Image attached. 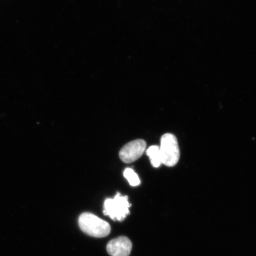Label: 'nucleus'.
Here are the masks:
<instances>
[{
	"label": "nucleus",
	"instance_id": "nucleus-2",
	"mask_svg": "<svg viewBox=\"0 0 256 256\" xmlns=\"http://www.w3.org/2000/svg\"><path fill=\"white\" fill-rule=\"evenodd\" d=\"M130 206L128 196L118 193L114 198H108L104 201V214L114 222H123L130 215Z\"/></svg>",
	"mask_w": 256,
	"mask_h": 256
},
{
	"label": "nucleus",
	"instance_id": "nucleus-7",
	"mask_svg": "<svg viewBox=\"0 0 256 256\" xmlns=\"http://www.w3.org/2000/svg\"><path fill=\"white\" fill-rule=\"evenodd\" d=\"M124 178L129 182L132 186H137L140 184V180L138 176L134 172V170L130 168H127L124 172Z\"/></svg>",
	"mask_w": 256,
	"mask_h": 256
},
{
	"label": "nucleus",
	"instance_id": "nucleus-3",
	"mask_svg": "<svg viewBox=\"0 0 256 256\" xmlns=\"http://www.w3.org/2000/svg\"><path fill=\"white\" fill-rule=\"evenodd\" d=\"M160 150L162 164L168 167H172L177 164L180 158V150L177 138L174 134L168 133L162 136Z\"/></svg>",
	"mask_w": 256,
	"mask_h": 256
},
{
	"label": "nucleus",
	"instance_id": "nucleus-1",
	"mask_svg": "<svg viewBox=\"0 0 256 256\" xmlns=\"http://www.w3.org/2000/svg\"><path fill=\"white\" fill-rule=\"evenodd\" d=\"M80 229L88 236L94 238H105L110 232V224L92 213L85 212L78 218Z\"/></svg>",
	"mask_w": 256,
	"mask_h": 256
},
{
	"label": "nucleus",
	"instance_id": "nucleus-5",
	"mask_svg": "<svg viewBox=\"0 0 256 256\" xmlns=\"http://www.w3.org/2000/svg\"><path fill=\"white\" fill-rule=\"evenodd\" d=\"M132 244L126 236H121L110 240L107 245V251L111 256H129Z\"/></svg>",
	"mask_w": 256,
	"mask_h": 256
},
{
	"label": "nucleus",
	"instance_id": "nucleus-4",
	"mask_svg": "<svg viewBox=\"0 0 256 256\" xmlns=\"http://www.w3.org/2000/svg\"><path fill=\"white\" fill-rule=\"evenodd\" d=\"M146 144L143 140H136L126 144L120 152V158L124 162H136L146 151Z\"/></svg>",
	"mask_w": 256,
	"mask_h": 256
},
{
	"label": "nucleus",
	"instance_id": "nucleus-6",
	"mask_svg": "<svg viewBox=\"0 0 256 256\" xmlns=\"http://www.w3.org/2000/svg\"><path fill=\"white\" fill-rule=\"evenodd\" d=\"M146 154L149 156L153 167L156 168L161 166L162 158L160 146H150L146 150Z\"/></svg>",
	"mask_w": 256,
	"mask_h": 256
}]
</instances>
